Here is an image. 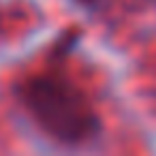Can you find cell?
Segmentation results:
<instances>
[{"instance_id": "1", "label": "cell", "mask_w": 156, "mask_h": 156, "mask_svg": "<svg viewBox=\"0 0 156 156\" xmlns=\"http://www.w3.org/2000/svg\"><path fill=\"white\" fill-rule=\"evenodd\" d=\"M22 103L32 120L56 141L83 143L98 133V120L92 107L64 79H30L22 88Z\"/></svg>"}]
</instances>
